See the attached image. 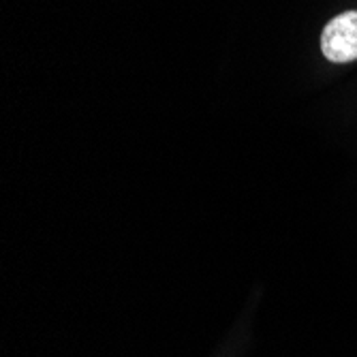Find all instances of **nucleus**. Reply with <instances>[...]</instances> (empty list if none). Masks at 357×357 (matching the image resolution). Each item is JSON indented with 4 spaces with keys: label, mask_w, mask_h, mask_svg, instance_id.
Returning <instances> with one entry per match:
<instances>
[{
    "label": "nucleus",
    "mask_w": 357,
    "mask_h": 357,
    "mask_svg": "<svg viewBox=\"0 0 357 357\" xmlns=\"http://www.w3.org/2000/svg\"><path fill=\"white\" fill-rule=\"evenodd\" d=\"M321 54L334 64L357 60V11L332 17L321 32Z\"/></svg>",
    "instance_id": "nucleus-1"
}]
</instances>
